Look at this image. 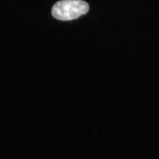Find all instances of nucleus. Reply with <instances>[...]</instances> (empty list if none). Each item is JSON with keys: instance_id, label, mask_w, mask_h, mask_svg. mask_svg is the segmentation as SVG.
Returning a JSON list of instances; mask_svg holds the SVG:
<instances>
[{"instance_id": "1", "label": "nucleus", "mask_w": 159, "mask_h": 159, "mask_svg": "<svg viewBox=\"0 0 159 159\" xmlns=\"http://www.w3.org/2000/svg\"><path fill=\"white\" fill-rule=\"evenodd\" d=\"M89 5L83 0H61L52 9V14L56 19L71 21L86 14Z\"/></svg>"}]
</instances>
